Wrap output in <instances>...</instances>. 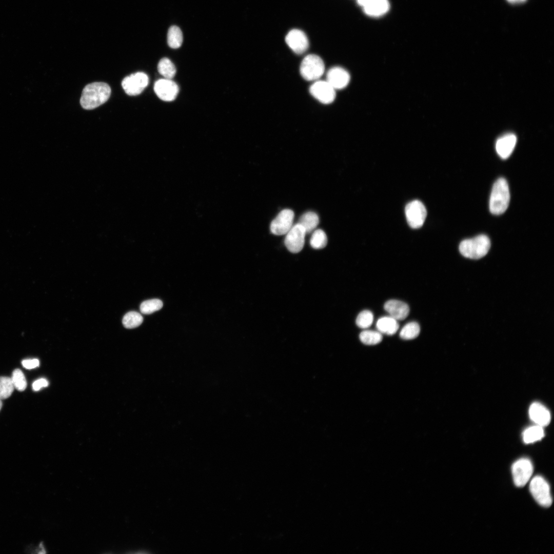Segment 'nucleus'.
Segmentation results:
<instances>
[{
  "label": "nucleus",
  "mask_w": 554,
  "mask_h": 554,
  "mask_svg": "<svg viewBox=\"0 0 554 554\" xmlns=\"http://www.w3.org/2000/svg\"><path fill=\"white\" fill-rule=\"evenodd\" d=\"M39 364V361L36 359L24 360L22 361L23 367L28 369H33L38 367Z\"/></svg>",
  "instance_id": "nucleus-32"
},
{
  "label": "nucleus",
  "mask_w": 554,
  "mask_h": 554,
  "mask_svg": "<svg viewBox=\"0 0 554 554\" xmlns=\"http://www.w3.org/2000/svg\"><path fill=\"white\" fill-rule=\"evenodd\" d=\"M183 39L182 32L179 27L172 26L169 28L167 33V43L170 48L177 49L180 47Z\"/></svg>",
  "instance_id": "nucleus-22"
},
{
  "label": "nucleus",
  "mask_w": 554,
  "mask_h": 554,
  "mask_svg": "<svg viewBox=\"0 0 554 554\" xmlns=\"http://www.w3.org/2000/svg\"><path fill=\"white\" fill-rule=\"evenodd\" d=\"M110 94L111 88L107 84L104 82L90 83L83 89L80 104L85 109H93L105 103Z\"/></svg>",
  "instance_id": "nucleus-1"
},
{
  "label": "nucleus",
  "mask_w": 554,
  "mask_h": 554,
  "mask_svg": "<svg viewBox=\"0 0 554 554\" xmlns=\"http://www.w3.org/2000/svg\"><path fill=\"white\" fill-rule=\"evenodd\" d=\"M530 491L535 500L542 506L548 507L552 502L550 487L541 476H537L530 481Z\"/></svg>",
  "instance_id": "nucleus-5"
},
{
  "label": "nucleus",
  "mask_w": 554,
  "mask_h": 554,
  "mask_svg": "<svg viewBox=\"0 0 554 554\" xmlns=\"http://www.w3.org/2000/svg\"><path fill=\"white\" fill-rule=\"evenodd\" d=\"M293 211L285 209L279 213L270 224L271 232L277 235L286 234L293 226Z\"/></svg>",
  "instance_id": "nucleus-10"
},
{
  "label": "nucleus",
  "mask_w": 554,
  "mask_h": 554,
  "mask_svg": "<svg viewBox=\"0 0 554 554\" xmlns=\"http://www.w3.org/2000/svg\"><path fill=\"white\" fill-rule=\"evenodd\" d=\"M148 83L147 75L144 72H138L125 77L122 82V86L127 94L133 96L141 93Z\"/></svg>",
  "instance_id": "nucleus-8"
},
{
  "label": "nucleus",
  "mask_w": 554,
  "mask_h": 554,
  "mask_svg": "<svg viewBox=\"0 0 554 554\" xmlns=\"http://www.w3.org/2000/svg\"><path fill=\"white\" fill-rule=\"evenodd\" d=\"M376 327L381 333L391 335L397 332L399 324L397 320L390 316H383L377 321Z\"/></svg>",
  "instance_id": "nucleus-19"
},
{
  "label": "nucleus",
  "mask_w": 554,
  "mask_h": 554,
  "mask_svg": "<svg viewBox=\"0 0 554 554\" xmlns=\"http://www.w3.org/2000/svg\"><path fill=\"white\" fill-rule=\"evenodd\" d=\"M311 246L315 249L324 248L327 244V237L325 232L322 229L315 230L310 240Z\"/></svg>",
  "instance_id": "nucleus-26"
},
{
  "label": "nucleus",
  "mask_w": 554,
  "mask_h": 554,
  "mask_svg": "<svg viewBox=\"0 0 554 554\" xmlns=\"http://www.w3.org/2000/svg\"><path fill=\"white\" fill-rule=\"evenodd\" d=\"M530 419L536 425L543 427L547 425L550 421V413L549 410L539 403H532L529 409Z\"/></svg>",
  "instance_id": "nucleus-16"
},
{
  "label": "nucleus",
  "mask_w": 554,
  "mask_h": 554,
  "mask_svg": "<svg viewBox=\"0 0 554 554\" xmlns=\"http://www.w3.org/2000/svg\"><path fill=\"white\" fill-rule=\"evenodd\" d=\"M163 307V302L159 299H151L142 303L140 310L142 313L149 314L159 310Z\"/></svg>",
  "instance_id": "nucleus-28"
},
{
  "label": "nucleus",
  "mask_w": 554,
  "mask_h": 554,
  "mask_svg": "<svg viewBox=\"0 0 554 554\" xmlns=\"http://www.w3.org/2000/svg\"><path fill=\"white\" fill-rule=\"evenodd\" d=\"M325 65L322 58L315 54L306 56L301 62L300 73L307 81L319 79L324 73Z\"/></svg>",
  "instance_id": "nucleus-4"
},
{
  "label": "nucleus",
  "mask_w": 554,
  "mask_h": 554,
  "mask_svg": "<svg viewBox=\"0 0 554 554\" xmlns=\"http://www.w3.org/2000/svg\"><path fill=\"white\" fill-rule=\"evenodd\" d=\"M533 469L532 464L528 459L521 458L516 461L511 467L515 484L519 487L526 485L532 476Z\"/></svg>",
  "instance_id": "nucleus-6"
},
{
  "label": "nucleus",
  "mask_w": 554,
  "mask_h": 554,
  "mask_svg": "<svg viewBox=\"0 0 554 554\" xmlns=\"http://www.w3.org/2000/svg\"><path fill=\"white\" fill-rule=\"evenodd\" d=\"M154 90L161 100L170 102L173 101L176 97L179 88L171 79L163 78L155 82Z\"/></svg>",
  "instance_id": "nucleus-11"
},
{
  "label": "nucleus",
  "mask_w": 554,
  "mask_h": 554,
  "mask_svg": "<svg viewBox=\"0 0 554 554\" xmlns=\"http://www.w3.org/2000/svg\"><path fill=\"white\" fill-rule=\"evenodd\" d=\"M390 8L388 0H372L363 7L364 12L370 16L378 17L387 13Z\"/></svg>",
  "instance_id": "nucleus-18"
},
{
  "label": "nucleus",
  "mask_w": 554,
  "mask_h": 554,
  "mask_svg": "<svg viewBox=\"0 0 554 554\" xmlns=\"http://www.w3.org/2000/svg\"><path fill=\"white\" fill-rule=\"evenodd\" d=\"M285 41L290 49L297 54L305 52L309 45L307 36L299 29L290 31L286 36Z\"/></svg>",
  "instance_id": "nucleus-13"
},
{
  "label": "nucleus",
  "mask_w": 554,
  "mask_h": 554,
  "mask_svg": "<svg viewBox=\"0 0 554 554\" xmlns=\"http://www.w3.org/2000/svg\"><path fill=\"white\" fill-rule=\"evenodd\" d=\"M298 223L305 229L306 234L310 233L317 227L319 218L316 213L308 211L301 215Z\"/></svg>",
  "instance_id": "nucleus-20"
},
{
  "label": "nucleus",
  "mask_w": 554,
  "mask_h": 554,
  "mask_svg": "<svg viewBox=\"0 0 554 554\" xmlns=\"http://www.w3.org/2000/svg\"><path fill=\"white\" fill-rule=\"evenodd\" d=\"M14 387L11 378L0 377V399L8 398L12 393Z\"/></svg>",
  "instance_id": "nucleus-29"
},
{
  "label": "nucleus",
  "mask_w": 554,
  "mask_h": 554,
  "mask_svg": "<svg viewBox=\"0 0 554 554\" xmlns=\"http://www.w3.org/2000/svg\"><path fill=\"white\" fill-rule=\"evenodd\" d=\"M11 378L14 388L20 391H24L26 389L27 381L22 370L19 369H15Z\"/></svg>",
  "instance_id": "nucleus-31"
},
{
  "label": "nucleus",
  "mask_w": 554,
  "mask_h": 554,
  "mask_svg": "<svg viewBox=\"0 0 554 554\" xmlns=\"http://www.w3.org/2000/svg\"><path fill=\"white\" fill-rule=\"evenodd\" d=\"M142 315L136 311H130L127 313L123 319V324L127 328H134L139 326L143 322Z\"/></svg>",
  "instance_id": "nucleus-27"
},
{
  "label": "nucleus",
  "mask_w": 554,
  "mask_h": 554,
  "mask_svg": "<svg viewBox=\"0 0 554 554\" xmlns=\"http://www.w3.org/2000/svg\"><path fill=\"white\" fill-rule=\"evenodd\" d=\"M310 94L323 104L332 103L335 97V89L327 82L318 81L310 87Z\"/></svg>",
  "instance_id": "nucleus-12"
},
{
  "label": "nucleus",
  "mask_w": 554,
  "mask_h": 554,
  "mask_svg": "<svg viewBox=\"0 0 554 554\" xmlns=\"http://www.w3.org/2000/svg\"><path fill=\"white\" fill-rule=\"evenodd\" d=\"M157 70L165 78L172 79L176 73L174 65L166 57H164L160 61L157 65Z\"/></svg>",
  "instance_id": "nucleus-23"
},
{
  "label": "nucleus",
  "mask_w": 554,
  "mask_h": 554,
  "mask_svg": "<svg viewBox=\"0 0 554 554\" xmlns=\"http://www.w3.org/2000/svg\"><path fill=\"white\" fill-rule=\"evenodd\" d=\"M48 385V382L45 379H40L34 382L32 384V388L34 390L38 391L43 387H47Z\"/></svg>",
  "instance_id": "nucleus-33"
},
{
  "label": "nucleus",
  "mask_w": 554,
  "mask_h": 554,
  "mask_svg": "<svg viewBox=\"0 0 554 554\" xmlns=\"http://www.w3.org/2000/svg\"><path fill=\"white\" fill-rule=\"evenodd\" d=\"M420 332L419 324L416 322H411L405 324L400 332L401 339L406 340H412L417 338Z\"/></svg>",
  "instance_id": "nucleus-24"
},
{
  "label": "nucleus",
  "mask_w": 554,
  "mask_h": 554,
  "mask_svg": "<svg viewBox=\"0 0 554 554\" xmlns=\"http://www.w3.org/2000/svg\"><path fill=\"white\" fill-rule=\"evenodd\" d=\"M510 201L509 187L506 180L499 178L494 183L490 194L489 210L494 215H500L507 209Z\"/></svg>",
  "instance_id": "nucleus-2"
},
{
  "label": "nucleus",
  "mask_w": 554,
  "mask_h": 554,
  "mask_svg": "<svg viewBox=\"0 0 554 554\" xmlns=\"http://www.w3.org/2000/svg\"><path fill=\"white\" fill-rule=\"evenodd\" d=\"M306 234L305 229L299 223L292 226L286 234L284 241L287 249L294 253L301 251L304 245Z\"/></svg>",
  "instance_id": "nucleus-9"
},
{
  "label": "nucleus",
  "mask_w": 554,
  "mask_h": 554,
  "mask_svg": "<svg viewBox=\"0 0 554 554\" xmlns=\"http://www.w3.org/2000/svg\"><path fill=\"white\" fill-rule=\"evenodd\" d=\"M517 142V137L513 134H507L499 138L496 144L498 155L503 159H507L512 152Z\"/></svg>",
  "instance_id": "nucleus-17"
},
{
  "label": "nucleus",
  "mask_w": 554,
  "mask_h": 554,
  "mask_svg": "<svg viewBox=\"0 0 554 554\" xmlns=\"http://www.w3.org/2000/svg\"><path fill=\"white\" fill-rule=\"evenodd\" d=\"M508 2L512 4H518L525 2L526 0H507Z\"/></svg>",
  "instance_id": "nucleus-35"
},
{
  "label": "nucleus",
  "mask_w": 554,
  "mask_h": 554,
  "mask_svg": "<svg viewBox=\"0 0 554 554\" xmlns=\"http://www.w3.org/2000/svg\"><path fill=\"white\" fill-rule=\"evenodd\" d=\"M373 321V313L369 310H365L358 314L356 319V324L361 328L366 329L371 325Z\"/></svg>",
  "instance_id": "nucleus-30"
},
{
  "label": "nucleus",
  "mask_w": 554,
  "mask_h": 554,
  "mask_svg": "<svg viewBox=\"0 0 554 554\" xmlns=\"http://www.w3.org/2000/svg\"><path fill=\"white\" fill-rule=\"evenodd\" d=\"M384 308L390 316L397 321L404 320L409 313L408 305L399 300H389L385 303Z\"/></svg>",
  "instance_id": "nucleus-15"
},
{
  "label": "nucleus",
  "mask_w": 554,
  "mask_h": 554,
  "mask_svg": "<svg viewBox=\"0 0 554 554\" xmlns=\"http://www.w3.org/2000/svg\"><path fill=\"white\" fill-rule=\"evenodd\" d=\"M359 338L363 344L373 345L380 343L382 340L383 336L378 331L365 330L360 333Z\"/></svg>",
  "instance_id": "nucleus-25"
},
{
  "label": "nucleus",
  "mask_w": 554,
  "mask_h": 554,
  "mask_svg": "<svg viewBox=\"0 0 554 554\" xmlns=\"http://www.w3.org/2000/svg\"><path fill=\"white\" fill-rule=\"evenodd\" d=\"M371 1L372 0H357L358 4L363 7L368 5Z\"/></svg>",
  "instance_id": "nucleus-34"
},
{
  "label": "nucleus",
  "mask_w": 554,
  "mask_h": 554,
  "mask_svg": "<svg viewBox=\"0 0 554 554\" xmlns=\"http://www.w3.org/2000/svg\"><path fill=\"white\" fill-rule=\"evenodd\" d=\"M350 81V75L344 69L334 67L327 73L326 81L335 90L345 88Z\"/></svg>",
  "instance_id": "nucleus-14"
},
{
  "label": "nucleus",
  "mask_w": 554,
  "mask_h": 554,
  "mask_svg": "<svg viewBox=\"0 0 554 554\" xmlns=\"http://www.w3.org/2000/svg\"><path fill=\"white\" fill-rule=\"evenodd\" d=\"M490 247L488 237L481 234L462 241L459 245L460 253L465 257L479 259L485 256Z\"/></svg>",
  "instance_id": "nucleus-3"
},
{
  "label": "nucleus",
  "mask_w": 554,
  "mask_h": 554,
  "mask_svg": "<svg viewBox=\"0 0 554 554\" xmlns=\"http://www.w3.org/2000/svg\"><path fill=\"white\" fill-rule=\"evenodd\" d=\"M2 407V400L0 399V410L1 409Z\"/></svg>",
  "instance_id": "nucleus-36"
},
{
  "label": "nucleus",
  "mask_w": 554,
  "mask_h": 554,
  "mask_svg": "<svg viewBox=\"0 0 554 554\" xmlns=\"http://www.w3.org/2000/svg\"><path fill=\"white\" fill-rule=\"evenodd\" d=\"M405 213L407 223L412 228H419L424 224L427 211L424 204L420 201L414 200L407 204Z\"/></svg>",
  "instance_id": "nucleus-7"
},
{
  "label": "nucleus",
  "mask_w": 554,
  "mask_h": 554,
  "mask_svg": "<svg viewBox=\"0 0 554 554\" xmlns=\"http://www.w3.org/2000/svg\"><path fill=\"white\" fill-rule=\"evenodd\" d=\"M544 432L543 427L536 425L528 427L523 433V439L526 444L534 443L543 438Z\"/></svg>",
  "instance_id": "nucleus-21"
}]
</instances>
